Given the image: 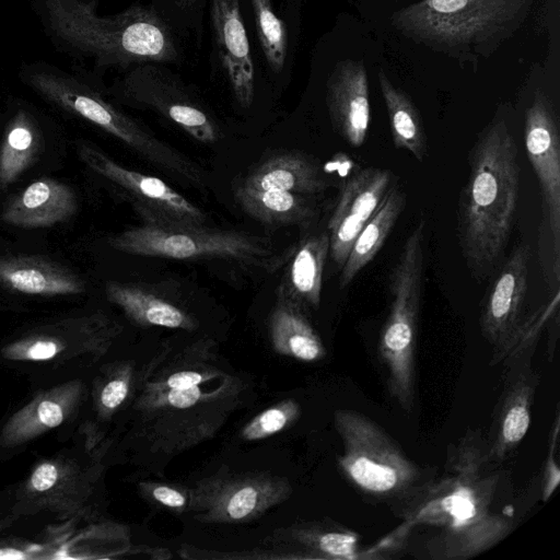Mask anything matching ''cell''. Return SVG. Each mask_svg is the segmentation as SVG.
<instances>
[{"label":"cell","instance_id":"cell-1","mask_svg":"<svg viewBox=\"0 0 560 560\" xmlns=\"http://www.w3.org/2000/svg\"><path fill=\"white\" fill-rule=\"evenodd\" d=\"M478 432H467L450 450L445 472L425 481L394 503L404 520L393 535L405 544L416 526L430 528L425 550L430 559L463 560L492 548L513 529L515 511L508 508L502 471L493 467Z\"/></svg>","mask_w":560,"mask_h":560},{"label":"cell","instance_id":"cell-2","mask_svg":"<svg viewBox=\"0 0 560 560\" xmlns=\"http://www.w3.org/2000/svg\"><path fill=\"white\" fill-rule=\"evenodd\" d=\"M468 165L457 203V238L471 275L483 280L504 253L518 202V151L504 119H493L481 131Z\"/></svg>","mask_w":560,"mask_h":560},{"label":"cell","instance_id":"cell-3","mask_svg":"<svg viewBox=\"0 0 560 560\" xmlns=\"http://www.w3.org/2000/svg\"><path fill=\"white\" fill-rule=\"evenodd\" d=\"M52 46L97 70L173 62L178 54L167 25L148 7L98 15L96 0H31Z\"/></svg>","mask_w":560,"mask_h":560},{"label":"cell","instance_id":"cell-4","mask_svg":"<svg viewBox=\"0 0 560 560\" xmlns=\"http://www.w3.org/2000/svg\"><path fill=\"white\" fill-rule=\"evenodd\" d=\"M535 0H420L395 11L392 26L405 37L458 62L489 58L526 22Z\"/></svg>","mask_w":560,"mask_h":560},{"label":"cell","instance_id":"cell-5","mask_svg":"<svg viewBox=\"0 0 560 560\" xmlns=\"http://www.w3.org/2000/svg\"><path fill=\"white\" fill-rule=\"evenodd\" d=\"M210 382L140 390L133 405L139 435L153 453L176 455L212 439L242 406L248 385L240 376L226 373L215 385H208Z\"/></svg>","mask_w":560,"mask_h":560},{"label":"cell","instance_id":"cell-6","mask_svg":"<svg viewBox=\"0 0 560 560\" xmlns=\"http://www.w3.org/2000/svg\"><path fill=\"white\" fill-rule=\"evenodd\" d=\"M425 222L407 236L388 277L390 307L383 325L378 353L387 372L390 396L407 412L416 396L415 353L424 271Z\"/></svg>","mask_w":560,"mask_h":560},{"label":"cell","instance_id":"cell-7","mask_svg":"<svg viewBox=\"0 0 560 560\" xmlns=\"http://www.w3.org/2000/svg\"><path fill=\"white\" fill-rule=\"evenodd\" d=\"M120 253L167 259H225L257 267L276 266L278 257L265 237L205 224L142 222L110 236Z\"/></svg>","mask_w":560,"mask_h":560},{"label":"cell","instance_id":"cell-8","mask_svg":"<svg viewBox=\"0 0 560 560\" xmlns=\"http://www.w3.org/2000/svg\"><path fill=\"white\" fill-rule=\"evenodd\" d=\"M334 423L343 444L339 467L358 490L395 503L421 483L420 468L372 419L352 409H338Z\"/></svg>","mask_w":560,"mask_h":560},{"label":"cell","instance_id":"cell-9","mask_svg":"<svg viewBox=\"0 0 560 560\" xmlns=\"http://www.w3.org/2000/svg\"><path fill=\"white\" fill-rule=\"evenodd\" d=\"M292 487L267 471H233L222 466L189 488V511L207 524H240L262 516L288 500Z\"/></svg>","mask_w":560,"mask_h":560},{"label":"cell","instance_id":"cell-10","mask_svg":"<svg viewBox=\"0 0 560 560\" xmlns=\"http://www.w3.org/2000/svg\"><path fill=\"white\" fill-rule=\"evenodd\" d=\"M118 94L128 103L150 108L202 143L221 136L214 118L168 71L152 63L137 65L119 81Z\"/></svg>","mask_w":560,"mask_h":560},{"label":"cell","instance_id":"cell-11","mask_svg":"<svg viewBox=\"0 0 560 560\" xmlns=\"http://www.w3.org/2000/svg\"><path fill=\"white\" fill-rule=\"evenodd\" d=\"M78 155L127 195L142 222L205 224V212L164 180L119 164L90 142L78 144Z\"/></svg>","mask_w":560,"mask_h":560},{"label":"cell","instance_id":"cell-12","mask_svg":"<svg viewBox=\"0 0 560 560\" xmlns=\"http://www.w3.org/2000/svg\"><path fill=\"white\" fill-rule=\"evenodd\" d=\"M524 142L544 199L550 243V271L559 280L560 246V137L552 101L537 91L526 110Z\"/></svg>","mask_w":560,"mask_h":560},{"label":"cell","instance_id":"cell-13","mask_svg":"<svg viewBox=\"0 0 560 560\" xmlns=\"http://www.w3.org/2000/svg\"><path fill=\"white\" fill-rule=\"evenodd\" d=\"M392 182L393 173L389 170L365 167L343 183L327 224L329 255L339 269Z\"/></svg>","mask_w":560,"mask_h":560},{"label":"cell","instance_id":"cell-14","mask_svg":"<svg viewBox=\"0 0 560 560\" xmlns=\"http://www.w3.org/2000/svg\"><path fill=\"white\" fill-rule=\"evenodd\" d=\"M326 86V104L334 129L352 148L361 147L371 118L369 78L363 61H339Z\"/></svg>","mask_w":560,"mask_h":560},{"label":"cell","instance_id":"cell-15","mask_svg":"<svg viewBox=\"0 0 560 560\" xmlns=\"http://www.w3.org/2000/svg\"><path fill=\"white\" fill-rule=\"evenodd\" d=\"M529 258L528 245L515 247L487 292L480 313V329L492 346L503 341L521 320Z\"/></svg>","mask_w":560,"mask_h":560},{"label":"cell","instance_id":"cell-16","mask_svg":"<svg viewBox=\"0 0 560 560\" xmlns=\"http://www.w3.org/2000/svg\"><path fill=\"white\" fill-rule=\"evenodd\" d=\"M506 376L508 382L487 441L488 455L495 464L504 460L526 435L539 383V374L529 363Z\"/></svg>","mask_w":560,"mask_h":560},{"label":"cell","instance_id":"cell-17","mask_svg":"<svg viewBox=\"0 0 560 560\" xmlns=\"http://www.w3.org/2000/svg\"><path fill=\"white\" fill-rule=\"evenodd\" d=\"M219 55L238 104L254 98V63L238 0H210Z\"/></svg>","mask_w":560,"mask_h":560},{"label":"cell","instance_id":"cell-18","mask_svg":"<svg viewBox=\"0 0 560 560\" xmlns=\"http://www.w3.org/2000/svg\"><path fill=\"white\" fill-rule=\"evenodd\" d=\"M77 210L78 198L70 186L40 177L7 200L1 219L16 228L43 229L69 221Z\"/></svg>","mask_w":560,"mask_h":560},{"label":"cell","instance_id":"cell-19","mask_svg":"<svg viewBox=\"0 0 560 560\" xmlns=\"http://www.w3.org/2000/svg\"><path fill=\"white\" fill-rule=\"evenodd\" d=\"M0 287L38 296L82 294L86 282L65 265L38 255L0 256Z\"/></svg>","mask_w":560,"mask_h":560},{"label":"cell","instance_id":"cell-20","mask_svg":"<svg viewBox=\"0 0 560 560\" xmlns=\"http://www.w3.org/2000/svg\"><path fill=\"white\" fill-rule=\"evenodd\" d=\"M107 300L117 305L135 324L142 327H164L194 330L198 320L179 302L155 287L137 283L107 281Z\"/></svg>","mask_w":560,"mask_h":560},{"label":"cell","instance_id":"cell-21","mask_svg":"<svg viewBox=\"0 0 560 560\" xmlns=\"http://www.w3.org/2000/svg\"><path fill=\"white\" fill-rule=\"evenodd\" d=\"M82 393L79 380L40 393L9 418L0 434L1 444L20 445L60 425L75 409Z\"/></svg>","mask_w":560,"mask_h":560},{"label":"cell","instance_id":"cell-22","mask_svg":"<svg viewBox=\"0 0 560 560\" xmlns=\"http://www.w3.org/2000/svg\"><path fill=\"white\" fill-rule=\"evenodd\" d=\"M248 189H282L305 196L325 191L330 183L320 164L300 151H282L267 158L238 184Z\"/></svg>","mask_w":560,"mask_h":560},{"label":"cell","instance_id":"cell-23","mask_svg":"<svg viewBox=\"0 0 560 560\" xmlns=\"http://www.w3.org/2000/svg\"><path fill=\"white\" fill-rule=\"evenodd\" d=\"M215 343L200 339L175 354L162 368H148L140 378V390L158 392L186 388L225 374L217 364Z\"/></svg>","mask_w":560,"mask_h":560},{"label":"cell","instance_id":"cell-24","mask_svg":"<svg viewBox=\"0 0 560 560\" xmlns=\"http://www.w3.org/2000/svg\"><path fill=\"white\" fill-rule=\"evenodd\" d=\"M329 255L328 232L306 237L293 250L278 294L306 308L320 303L325 264Z\"/></svg>","mask_w":560,"mask_h":560},{"label":"cell","instance_id":"cell-25","mask_svg":"<svg viewBox=\"0 0 560 560\" xmlns=\"http://www.w3.org/2000/svg\"><path fill=\"white\" fill-rule=\"evenodd\" d=\"M360 536L336 524H295L273 535V545L302 551V559H358Z\"/></svg>","mask_w":560,"mask_h":560},{"label":"cell","instance_id":"cell-26","mask_svg":"<svg viewBox=\"0 0 560 560\" xmlns=\"http://www.w3.org/2000/svg\"><path fill=\"white\" fill-rule=\"evenodd\" d=\"M269 337L276 353L303 362L322 360L326 350L304 310L277 293L269 316Z\"/></svg>","mask_w":560,"mask_h":560},{"label":"cell","instance_id":"cell-27","mask_svg":"<svg viewBox=\"0 0 560 560\" xmlns=\"http://www.w3.org/2000/svg\"><path fill=\"white\" fill-rule=\"evenodd\" d=\"M406 194L390 185L381 203L364 224L340 269L339 284L343 289L381 250L406 207Z\"/></svg>","mask_w":560,"mask_h":560},{"label":"cell","instance_id":"cell-28","mask_svg":"<svg viewBox=\"0 0 560 560\" xmlns=\"http://www.w3.org/2000/svg\"><path fill=\"white\" fill-rule=\"evenodd\" d=\"M44 149V138L36 118L19 108L8 120L0 145V191L33 166Z\"/></svg>","mask_w":560,"mask_h":560},{"label":"cell","instance_id":"cell-29","mask_svg":"<svg viewBox=\"0 0 560 560\" xmlns=\"http://www.w3.org/2000/svg\"><path fill=\"white\" fill-rule=\"evenodd\" d=\"M234 196L242 209L255 220L269 225L310 222L317 213L311 196L282 189H248L236 186Z\"/></svg>","mask_w":560,"mask_h":560},{"label":"cell","instance_id":"cell-30","mask_svg":"<svg viewBox=\"0 0 560 560\" xmlns=\"http://www.w3.org/2000/svg\"><path fill=\"white\" fill-rule=\"evenodd\" d=\"M380 90L386 106L392 140L396 149L406 150L422 162L428 152L422 117L411 97L397 88L387 74L377 73Z\"/></svg>","mask_w":560,"mask_h":560},{"label":"cell","instance_id":"cell-31","mask_svg":"<svg viewBox=\"0 0 560 560\" xmlns=\"http://www.w3.org/2000/svg\"><path fill=\"white\" fill-rule=\"evenodd\" d=\"M559 288L557 287L553 296L541 304L535 312L525 319H521L513 331L500 343L493 346L491 365L502 364L509 373L528 364L525 358L533 352L542 328L558 313Z\"/></svg>","mask_w":560,"mask_h":560},{"label":"cell","instance_id":"cell-32","mask_svg":"<svg viewBox=\"0 0 560 560\" xmlns=\"http://www.w3.org/2000/svg\"><path fill=\"white\" fill-rule=\"evenodd\" d=\"M258 38L270 69L282 71L288 51L285 23L276 14L271 0H250Z\"/></svg>","mask_w":560,"mask_h":560},{"label":"cell","instance_id":"cell-33","mask_svg":"<svg viewBox=\"0 0 560 560\" xmlns=\"http://www.w3.org/2000/svg\"><path fill=\"white\" fill-rule=\"evenodd\" d=\"M300 415L301 408L296 400H281L248 421L241 431V438L245 441L267 439L293 425Z\"/></svg>","mask_w":560,"mask_h":560},{"label":"cell","instance_id":"cell-34","mask_svg":"<svg viewBox=\"0 0 560 560\" xmlns=\"http://www.w3.org/2000/svg\"><path fill=\"white\" fill-rule=\"evenodd\" d=\"M68 345L65 336L36 332L7 345L1 353L15 361H48L61 353Z\"/></svg>","mask_w":560,"mask_h":560},{"label":"cell","instance_id":"cell-35","mask_svg":"<svg viewBox=\"0 0 560 560\" xmlns=\"http://www.w3.org/2000/svg\"><path fill=\"white\" fill-rule=\"evenodd\" d=\"M136 384L135 366L131 362H121L112 370L97 396V409L102 418L107 419L126 402Z\"/></svg>","mask_w":560,"mask_h":560},{"label":"cell","instance_id":"cell-36","mask_svg":"<svg viewBox=\"0 0 560 560\" xmlns=\"http://www.w3.org/2000/svg\"><path fill=\"white\" fill-rule=\"evenodd\" d=\"M141 495L151 504L166 509L175 514L189 511V489L177 485L156 481H141L139 483Z\"/></svg>","mask_w":560,"mask_h":560},{"label":"cell","instance_id":"cell-37","mask_svg":"<svg viewBox=\"0 0 560 560\" xmlns=\"http://www.w3.org/2000/svg\"><path fill=\"white\" fill-rule=\"evenodd\" d=\"M559 413L557 412L551 429L549 448L542 475L541 491L544 501H547L552 495L560 480V469L558 466V462L556 459L557 446L559 441Z\"/></svg>","mask_w":560,"mask_h":560},{"label":"cell","instance_id":"cell-38","mask_svg":"<svg viewBox=\"0 0 560 560\" xmlns=\"http://www.w3.org/2000/svg\"><path fill=\"white\" fill-rule=\"evenodd\" d=\"M61 479V466L55 462H45L32 472L28 488L37 493H46L51 491Z\"/></svg>","mask_w":560,"mask_h":560},{"label":"cell","instance_id":"cell-39","mask_svg":"<svg viewBox=\"0 0 560 560\" xmlns=\"http://www.w3.org/2000/svg\"><path fill=\"white\" fill-rule=\"evenodd\" d=\"M25 555L13 548H1L0 549V559H24Z\"/></svg>","mask_w":560,"mask_h":560},{"label":"cell","instance_id":"cell-40","mask_svg":"<svg viewBox=\"0 0 560 560\" xmlns=\"http://www.w3.org/2000/svg\"><path fill=\"white\" fill-rule=\"evenodd\" d=\"M199 0H179V4L184 8H190L195 5Z\"/></svg>","mask_w":560,"mask_h":560}]
</instances>
